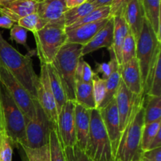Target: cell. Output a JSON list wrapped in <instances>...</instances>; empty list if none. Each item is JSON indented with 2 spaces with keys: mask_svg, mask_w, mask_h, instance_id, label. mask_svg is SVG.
I'll return each instance as SVG.
<instances>
[{
  "mask_svg": "<svg viewBox=\"0 0 161 161\" xmlns=\"http://www.w3.org/2000/svg\"><path fill=\"white\" fill-rule=\"evenodd\" d=\"M0 64L36 98L39 75L33 68L31 55H24L11 46L0 33Z\"/></svg>",
  "mask_w": 161,
  "mask_h": 161,
  "instance_id": "obj_1",
  "label": "cell"
},
{
  "mask_svg": "<svg viewBox=\"0 0 161 161\" xmlns=\"http://www.w3.org/2000/svg\"><path fill=\"white\" fill-rule=\"evenodd\" d=\"M144 97L138 104L131 118L121 132L114 161H130L141 153L142 134L145 125Z\"/></svg>",
  "mask_w": 161,
  "mask_h": 161,
  "instance_id": "obj_2",
  "label": "cell"
},
{
  "mask_svg": "<svg viewBox=\"0 0 161 161\" xmlns=\"http://www.w3.org/2000/svg\"><path fill=\"white\" fill-rule=\"evenodd\" d=\"M82 47L67 42L61 47L51 64L61 80L68 101L75 102V72L82 58Z\"/></svg>",
  "mask_w": 161,
  "mask_h": 161,
  "instance_id": "obj_3",
  "label": "cell"
},
{
  "mask_svg": "<svg viewBox=\"0 0 161 161\" xmlns=\"http://www.w3.org/2000/svg\"><path fill=\"white\" fill-rule=\"evenodd\" d=\"M0 121L4 131L15 144L16 148L24 142L26 120L23 113L5 86L0 83Z\"/></svg>",
  "mask_w": 161,
  "mask_h": 161,
  "instance_id": "obj_4",
  "label": "cell"
},
{
  "mask_svg": "<svg viewBox=\"0 0 161 161\" xmlns=\"http://www.w3.org/2000/svg\"><path fill=\"white\" fill-rule=\"evenodd\" d=\"M36 44V53L40 63L52 64L61 47L67 43L64 21L48 23L39 31L33 33Z\"/></svg>",
  "mask_w": 161,
  "mask_h": 161,
  "instance_id": "obj_5",
  "label": "cell"
},
{
  "mask_svg": "<svg viewBox=\"0 0 161 161\" xmlns=\"http://www.w3.org/2000/svg\"><path fill=\"white\" fill-rule=\"evenodd\" d=\"M83 152L91 161H114L111 143L97 108L91 110L89 135Z\"/></svg>",
  "mask_w": 161,
  "mask_h": 161,
  "instance_id": "obj_6",
  "label": "cell"
},
{
  "mask_svg": "<svg viewBox=\"0 0 161 161\" xmlns=\"http://www.w3.org/2000/svg\"><path fill=\"white\" fill-rule=\"evenodd\" d=\"M161 41L145 18L142 29L136 40V58L141 72L142 82L144 88L149 70L158 54L161 53Z\"/></svg>",
  "mask_w": 161,
  "mask_h": 161,
  "instance_id": "obj_7",
  "label": "cell"
},
{
  "mask_svg": "<svg viewBox=\"0 0 161 161\" xmlns=\"http://www.w3.org/2000/svg\"><path fill=\"white\" fill-rule=\"evenodd\" d=\"M53 128L55 127L49 120L36 100V113L32 119L26 123L25 140L20 146L30 149H36L47 146L49 143L50 130Z\"/></svg>",
  "mask_w": 161,
  "mask_h": 161,
  "instance_id": "obj_8",
  "label": "cell"
},
{
  "mask_svg": "<svg viewBox=\"0 0 161 161\" xmlns=\"http://www.w3.org/2000/svg\"><path fill=\"white\" fill-rule=\"evenodd\" d=\"M0 83L5 86L23 113L26 123L31 119L36 113V98L13 76L12 74L0 64Z\"/></svg>",
  "mask_w": 161,
  "mask_h": 161,
  "instance_id": "obj_9",
  "label": "cell"
},
{
  "mask_svg": "<svg viewBox=\"0 0 161 161\" xmlns=\"http://www.w3.org/2000/svg\"><path fill=\"white\" fill-rule=\"evenodd\" d=\"M36 100L42 108L53 127L58 126V109L57 104L52 92L49 80L47 65L40 63V73L39 75V83L36 88Z\"/></svg>",
  "mask_w": 161,
  "mask_h": 161,
  "instance_id": "obj_10",
  "label": "cell"
},
{
  "mask_svg": "<svg viewBox=\"0 0 161 161\" xmlns=\"http://www.w3.org/2000/svg\"><path fill=\"white\" fill-rule=\"evenodd\" d=\"M75 102L67 101L58 115V130L63 148L73 147L76 144L75 130Z\"/></svg>",
  "mask_w": 161,
  "mask_h": 161,
  "instance_id": "obj_11",
  "label": "cell"
},
{
  "mask_svg": "<svg viewBox=\"0 0 161 161\" xmlns=\"http://www.w3.org/2000/svg\"><path fill=\"white\" fill-rule=\"evenodd\" d=\"M143 95L137 96L129 91L121 80L119 88L115 94V102L119 117V129L122 132L128 124L138 104L144 97Z\"/></svg>",
  "mask_w": 161,
  "mask_h": 161,
  "instance_id": "obj_12",
  "label": "cell"
},
{
  "mask_svg": "<svg viewBox=\"0 0 161 161\" xmlns=\"http://www.w3.org/2000/svg\"><path fill=\"white\" fill-rule=\"evenodd\" d=\"M97 109L100 112L102 122L111 143L113 157H115L121 135L119 129V117L115 99H113L105 107Z\"/></svg>",
  "mask_w": 161,
  "mask_h": 161,
  "instance_id": "obj_13",
  "label": "cell"
},
{
  "mask_svg": "<svg viewBox=\"0 0 161 161\" xmlns=\"http://www.w3.org/2000/svg\"><path fill=\"white\" fill-rule=\"evenodd\" d=\"M119 72L121 80L129 91L137 96L144 94L141 72L136 58L119 65Z\"/></svg>",
  "mask_w": 161,
  "mask_h": 161,
  "instance_id": "obj_14",
  "label": "cell"
},
{
  "mask_svg": "<svg viewBox=\"0 0 161 161\" xmlns=\"http://www.w3.org/2000/svg\"><path fill=\"white\" fill-rule=\"evenodd\" d=\"M109 17L93 23L85 24L71 29H65L67 42L84 46L93 39L94 36L103 28Z\"/></svg>",
  "mask_w": 161,
  "mask_h": 161,
  "instance_id": "obj_15",
  "label": "cell"
},
{
  "mask_svg": "<svg viewBox=\"0 0 161 161\" xmlns=\"http://www.w3.org/2000/svg\"><path fill=\"white\" fill-rule=\"evenodd\" d=\"M39 0H15L6 4H0V15L5 16L17 24L22 17L37 11Z\"/></svg>",
  "mask_w": 161,
  "mask_h": 161,
  "instance_id": "obj_16",
  "label": "cell"
},
{
  "mask_svg": "<svg viewBox=\"0 0 161 161\" xmlns=\"http://www.w3.org/2000/svg\"><path fill=\"white\" fill-rule=\"evenodd\" d=\"M65 0H39L38 15L47 23L64 21V13L67 11Z\"/></svg>",
  "mask_w": 161,
  "mask_h": 161,
  "instance_id": "obj_17",
  "label": "cell"
},
{
  "mask_svg": "<svg viewBox=\"0 0 161 161\" xmlns=\"http://www.w3.org/2000/svg\"><path fill=\"white\" fill-rule=\"evenodd\" d=\"M113 17H109L105 26L93 37V39L82 47L81 56L89 54L102 48H110L113 42Z\"/></svg>",
  "mask_w": 161,
  "mask_h": 161,
  "instance_id": "obj_18",
  "label": "cell"
},
{
  "mask_svg": "<svg viewBox=\"0 0 161 161\" xmlns=\"http://www.w3.org/2000/svg\"><path fill=\"white\" fill-rule=\"evenodd\" d=\"M91 110L75 103V146L81 150H84L87 141L91 124Z\"/></svg>",
  "mask_w": 161,
  "mask_h": 161,
  "instance_id": "obj_19",
  "label": "cell"
},
{
  "mask_svg": "<svg viewBox=\"0 0 161 161\" xmlns=\"http://www.w3.org/2000/svg\"><path fill=\"white\" fill-rule=\"evenodd\" d=\"M130 32L138 39L145 20L144 11L141 0H133L126 7L123 15Z\"/></svg>",
  "mask_w": 161,
  "mask_h": 161,
  "instance_id": "obj_20",
  "label": "cell"
},
{
  "mask_svg": "<svg viewBox=\"0 0 161 161\" xmlns=\"http://www.w3.org/2000/svg\"><path fill=\"white\" fill-rule=\"evenodd\" d=\"M108 50L110 53V56H111L110 61H112V64H113V69H112V72L109 76H108V78L105 80L106 93H105V99H104L103 102H102V104L98 108H103V107L108 105L110 102H112L114 99L115 94H116L121 82L119 65L118 64L117 61H116V58H115L114 53H113V51L111 47L108 48Z\"/></svg>",
  "mask_w": 161,
  "mask_h": 161,
  "instance_id": "obj_21",
  "label": "cell"
},
{
  "mask_svg": "<svg viewBox=\"0 0 161 161\" xmlns=\"http://www.w3.org/2000/svg\"><path fill=\"white\" fill-rule=\"evenodd\" d=\"M144 11L145 18L149 23L161 41V20H160V0H141Z\"/></svg>",
  "mask_w": 161,
  "mask_h": 161,
  "instance_id": "obj_22",
  "label": "cell"
},
{
  "mask_svg": "<svg viewBox=\"0 0 161 161\" xmlns=\"http://www.w3.org/2000/svg\"><path fill=\"white\" fill-rule=\"evenodd\" d=\"M113 42L112 46L118 64H121V49L129 29L123 17H113Z\"/></svg>",
  "mask_w": 161,
  "mask_h": 161,
  "instance_id": "obj_23",
  "label": "cell"
},
{
  "mask_svg": "<svg viewBox=\"0 0 161 161\" xmlns=\"http://www.w3.org/2000/svg\"><path fill=\"white\" fill-rule=\"evenodd\" d=\"M75 102L88 109L93 110L97 108L93 92L92 83H75Z\"/></svg>",
  "mask_w": 161,
  "mask_h": 161,
  "instance_id": "obj_24",
  "label": "cell"
},
{
  "mask_svg": "<svg viewBox=\"0 0 161 161\" xmlns=\"http://www.w3.org/2000/svg\"><path fill=\"white\" fill-rule=\"evenodd\" d=\"M47 72H48L49 80H50V87H51L52 92H53V97H54L55 102L57 104V109H58V115L59 112L61 111L63 105L67 102V97H66L65 93H64V87L61 83V80L58 77L56 71L53 69V65L51 64H47Z\"/></svg>",
  "mask_w": 161,
  "mask_h": 161,
  "instance_id": "obj_25",
  "label": "cell"
},
{
  "mask_svg": "<svg viewBox=\"0 0 161 161\" xmlns=\"http://www.w3.org/2000/svg\"><path fill=\"white\" fill-rule=\"evenodd\" d=\"M145 124L161 120V97L144 96Z\"/></svg>",
  "mask_w": 161,
  "mask_h": 161,
  "instance_id": "obj_26",
  "label": "cell"
},
{
  "mask_svg": "<svg viewBox=\"0 0 161 161\" xmlns=\"http://www.w3.org/2000/svg\"><path fill=\"white\" fill-rule=\"evenodd\" d=\"M96 7L92 3L86 2V3L80 5V6H76V7L67 9V11L64 13V15L65 28L73 25L74 23L83 18V17H85L86 14H89L91 11H92Z\"/></svg>",
  "mask_w": 161,
  "mask_h": 161,
  "instance_id": "obj_27",
  "label": "cell"
},
{
  "mask_svg": "<svg viewBox=\"0 0 161 161\" xmlns=\"http://www.w3.org/2000/svg\"><path fill=\"white\" fill-rule=\"evenodd\" d=\"M48 145L50 161H66L64 148L61 142L57 129L53 128L50 130Z\"/></svg>",
  "mask_w": 161,
  "mask_h": 161,
  "instance_id": "obj_28",
  "label": "cell"
},
{
  "mask_svg": "<svg viewBox=\"0 0 161 161\" xmlns=\"http://www.w3.org/2000/svg\"><path fill=\"white\" fill-rule=\"evenodd\" d=\"M110 17V6H102V7H97L93 9L92 11L86 14L85 17L79 20L71 26L67 27L65 29H71V28H75L80 25H85L88 23H93V22L98 21V20H103Z\"/></svg>",
  "mask_w": 161,
  "mask_h": 161,
  "instance_id": "obj_29",
  "label": "cell"
},
{
  "mask_svg": "<svg viewBox=\"0 0 161 161\" xmlns=\"http://www.w3.org/2000/svg\"><path fill=\"white\" fill-rule=\"evenodd\" d=\"M161 130V120L156 121V122L149 123L145 124L142 130L141 138V145L140 149L142 153H145L149 150L151 142L155 138L159 130Z\"/></svg>",
  "mask_w": 161,
  "mask_h": 161,
  "instance_id": "obj_30",
  "label": "cell"
},
{
  "mask_svg": "<svg viewBox=\"0 0 161 161\" xmlns=\"http://www.w3.org/2000/svg\"><path fill=\"white\" fill-rule=\"evenodd\" d=\"M17 24L33 34L44 28L48 23L41 18L37 13H34L20 18Z\"/></svg>",
  "mask_w": 161,
  "mask_h": 161,
  "instance_id": "obj_31",
  "label": "cell"
},
{
  "mask_svg": "<svg viewBox=\"0 0 161 161\" xmlns=\"http://www.w3.org/2000/svg\"><path fill=\"white\" fill-rule=\"evenodd\" d=\"M136 56V39L128 31L121 49V64H125ZM120 64V65H121Z\"/></svg>",
  "mask_w": 161,
  "mask_h": 161,
  "instance_id": "obj_32",
  "label": "cell"
},
{
  "mask_svg": "<svg viewBox=\"0 0 161 161\" xmlns=\"http://www.w3.org/2000/svg\"><path fill=\"white\" fill-rule=\"evenodd\" d=\"M19 146L25 153L28 161H50L49 145L36 149H30L24 146Z\"/></svg>",
  "mask_w": 161,
  "mask_h": 161,
  "instance_id": "obj_33",
  "label": "cell"
},
{
  "mask_svg": "<svg viewBox=\"0 0 161 161\" xmlns=\"http://www.w3.org/2000/svg\"><path fill=\"white\" fill-rule=\"evenodd\" d=\"M15 144L4 131L0 132V161H13Z\"/></svg>",
  "mask_w": 161,
  "mask_h": 161,
  "instance_id": "obj_34",
  "label": "cell"
},
{
  "mask_svg": "<svg viewBox=\"0 0 161 161\" xmlns=\"http://www.w3.org/2000/svg\"><path fill=\"white\" fill-rule=\"evenodd\" d=\"M95 72L92 70L91 65L83 60V58L80 59L75 72V83L81 82L84 83H92L93 77Z\"/></svg>",
  "mask_w": 161,
  "mask_h": 161,
  "instance_id": "obj_35",
  "label": "cell"
},
{
  "mask_svg": "<svg viewBox=\"0 0 161 161\" xmlns=\"http://www.w3.org/2000/svg\"><path fill=\"white\" fill-rule=\"evenodd\" d=\"M93 92H94V101H95L96 108H98L103 102L106 93L105 81L101 78L97 74H94L92 80Z\"/></svg>",
  "mask_w": 161,
  "mask_h": 161,
  "instance_id": "obj_36",
  "label": "cell"
},
{
  "mask_svg": "<svg viewBox=\"0 0 161 161\" xmlns=\"http://www.w3.org/2000/svg\"><path fill=\"white\" fill-rule=\"evenodd\" d=\"M146 95L161 97V58H159L157 61L150 87Z\"/></svg>",
  "mask_w": 161,
  "mask_h": 161,
  "instance_id": "obj_37",
  "label": "cell"
},
{
  "mask_svg": "<svg viewBox=\"0 0 161 161\" xmlns=\"http://www.w3.org/2000/svg\"><path fill=\"white\" fill-rule=\"evenodd\" d=\"M9 31V36H10L11 40L14 41L17 43L23 45L24 47L28 49V51H31V50L28 47L27 44V38H28V31L25 28H22L21 26L18 25L17 24H14L12 28H10Z\"/></svg>",
  "mask_w": 161,
  "mask_h": 161,
  "instance_id": "obj_38",
  "label": "cell"
},
{
  "mask_svg": "<svg viewBox=\"0 0 161 161\" xmlns=\"http://www.w3.org/2000/svg\"><path fill=\"white\" fill-rule=\"evenodd\" d=\"M66 161H91L83 150L77 147L64 148Z\"/></svg>",
  "mask_w": 161,
  "mask_h": 161,
  "instance_id": "obj_39",
  "label": "cell"
},
{
  "mask_svg": "<svg viewBox=\"0 0 161 161\" xmlns=\"http://www.w3.org/2000/svg\"><path fill=\"white\" fill-rule=\"evenodd\" d=\"M133 0H113L110 6V17H123L127 5Z\"/></svg>",
  "mask_w": 161,
  "mask_h": 161,
  "instance_id": "obj_40",
  "label": "cell"
},
{
  "mask_svg": "<svg viewBox=\"0 0 161 161\" xmlns=\"http://www.w3.org/2000/svg\"><path fill=\"white\" fill-rule=\"evenodd\" d=\"M112 69H113V64L112 61H109L108 62H102L99 63V64H96V74H101L102 77L101 78L103 79L104 80H107L108 76L110 75L112 72Z\"/></svg>",
  "mask_w": 161,
  "mask_h": 161,
  "instance_id": "obj_41",
  "label": "cell"
},
{
  "mask_svg": "<svg viewBox=\"0 0 161 161\" xmlns=\"http://www.w3.org/2000/svg\"><path fill=\"white\" fill-rule=\"evenodd\" d=\"M142 155L151 161H161V147L142 153Z\"/></svg>",
  "mask_w": 161,
  "mask_h": 161,
  "instance_id": "obj_42",
  "label": "cell"
},
{
  "mask_svg": "<svg viewBox=\"0 0 161 161\" xmlns=\"http://www.w3.org/2000/svg\"><path fill=\"white\" fill-rule=\"evenodd\" d=\"M14 24L15 23L13 22L8 17L0 15V28H6V29H10Z\"/></svg>",
  "mask_w": 161,
  "mask_h": 161,
  "instance_id": "obj_43",
  "label": "cell"
},
{
  "mask_svg": "<svg viewBox=\"0 0 161 161\" xmlns=\"http://www.w3.org/2000/svg\"><path fill=\"white\" fill-rule=\"evenodd\" d=\"M113 0H88L87 2L91 3L96 8L102 6H110Z\"/></svg>",
  "mask_w": 161,
  "mask_h": 161,
  "instance_id": "obj_44",
  "label": "cell"
},
{
  "mask_svg": "<svg viewBox=\"0 0 161 161\" xmlns=\"http://www.w3.org/2000/svg\"><path fill=\"white\" fill-rule=\"evenodd\" d=\"M158 147H161V130H159L158 133L157 134L155 138H154L153 140L152 141L150 146H149V150L157 149V148Z\"/></svg>",
  "mask_w": 161,
  "mask_h": 161,
  "instance_id": "obj_45",
  "label": "cell"
},
{
  "mask_svg": "<svg viewBox=\"0 0 161 161\" xmlns=\"http://www.w3.org/2000/svg\"><path fill=\"white\" fill-rule=\"evenodd\" d=\"M86 2H87V0H65V4L66 7L69 9L80 6V5L83 4Z\"/></svg>",
  "mask_w": 161,
  "mask_h": 161,
  "instance_id": "obj_46",
  "label": "cell"
},
{
  "mask_svg": "<svg viewBox=\"0 0 161 161\" xmlns=\"http://www.w3.org/2000/svg\"><path fill=\"white\" fill-rule=\"evenodd\" d=\"M17 149H19V152H20V157H21V160L22 161H28V158H27V157L25 156V153L23 152V150L21 149V148H20V146H18V148H17Z\"/></svg>",
  "mask_w": 161,
  "mask_h": 161,
  "instance_id": "obj_47",
  "label": "cell"
},
{
  "mask_svg": "<svg viewBox=\"0 0 161 161\" xmlns=\"http://www.w3.org/2000/svg\"><path fill=\"white\" fill-rule=\"evenodd\" d=\"M141 154H142V153L140 154H138V155L135 156V157L130 161H140V158H141Z\"/></svg>",
  "mask_w": 161,
  "mask_h": 161,
  "instance_id": "obj_48",
  "label": "cell"
},
{
  "mask_svg": "<svg viewBox=\"0 0 161 161\" xmlns=\"http://www.w3.org/2000/svg\"><path fill=\"white\" fill-rule=\"evenodd\" d=\"M14 1H15V0H0V4H6V3H9Z\"/></svg>",
  "mask_w": 161,
  "mask_h": 161,
  "instance_id": "obj_49",
  "label": "cell"
},
{
  "mask_svg": "<svg viewBox=\"0 0 161 161\" xmlns=\"http://www.w3.org/2000/svg\"><path fill=\"white\" fill-rule=\"evenodd\" d=\"M140 161H151V160H149V159L146 158V157H143V156L141 154V158H140Z\"/></svg>",
  "mask_w": 161,
  "mask_h": 161,
  "instance_id": "obj_50",
  "label": "cell"
},
{
  "mask_svg": "<svg viewBox=\"0 0 161 161\" xmlns=\"http://www.w3.org/2000/svg\"><path fill=\"white\" fill-rule=\"evenodd\" d=\"M2 131V126H1V121H0V132Z\"/></svg>",
  "mask_w": 161,
  "mask_h": 161,
  "instance_id": "obj_51",
  "label": "cell"
},
{
  "mask_svg": "<svg viewBox=\"0 0 161 161\" xmlns=\"http://www.w3.org/2000/svg\"><path fill=\"white\" fill-rule=\"evenodd\" d=\"M87 1H88V0H87Z\"/></svg>",
  "mask_w": 161,
  "mask_h": 161,
  "instance_id": "obj_52",
  "label": "cell"
}]
</instances>
